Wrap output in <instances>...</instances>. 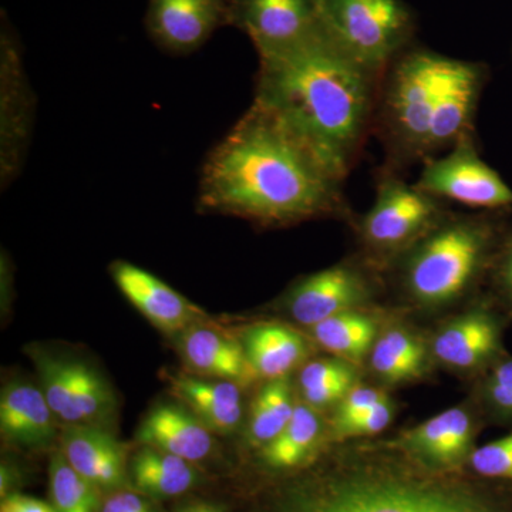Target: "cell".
Instances as JSON below:
<instances>
[{"mask_svg": "<svg viewBox=\"0 0 512 512\" xmlns=\"http://www.w3.org/2000/svg\"><path fill=\"white\" fill-rule=\"evenodd\" d=\"M345 181L275 114L252 103L202 165L198 205L262 227L352 220Z\"/></svg>", "mask_w": 512, "mask_h": 512, "instance_id": "6da1fadb", "label": "cell"}, {"mask_svg": "<svg viewBox=\"0 0 512 512\" xmlns=\"http://www.w3.org/2000/svg\"><path fill=\"white\" fill-rule=\"evenodd\" d=\"M379 77L323 33L259 60L254 103L275 114L346 180L372 134Z\"/></svg>", "mask_w": 512, "mask_h": 512, "instance_id": "7a4b0ae2", "label": "cell"}, {"mask_svg": "<svg viewBox=\"0 0 512 512\" xmlns=\"http://www.w3.org/2000/svg\"><path fill=\"white\" fill-rule=\"evenodd\" d=\"M278 512H512V504L375 444L340 454L328 471L289 491Z\"/></svg>", "mask_w": 512, "mask_h": 512, "instance_id": "3957f363", "label": "cell"}, {"mask_svg": "<svg viewBox=\"0 0 512 512\" xmlns=\"http://www.w3.org/2000/svg\"><path fill=\"white\" fill-rule=\"evenodd\" d=\"M495 239L487 218L448 212L386 272L414 308L441 311L476 288L493 262Z\"/></svg>", "mask_w": 512, "mask_h": 512, "instance_id": "277c9868", "label": "cell"}, {"mask_svg": "<svg viewBox=\"0 0 512 512\" xmlns=\"http://www.w3.org/2000/svg\"><path fill=\"white\" fill-rule=\"evenodd\" d=\"M448 56L407 47L380 80L373 131L384 150V167L404 174L429 158V137Z\"/></svg>", "mask_w": 512, "mask_h": 512, "instance_id": "5b68a950", "label": "cell"}, {"mask_svg": "<svg viewBox=\"0 0 512 512\" xmlns=\"http://www.w3.org/2000/svg\"><path fill=\"white\" fill-rule=\"evenodd\" d=\"M375 180L372 207L352 222L362 248L360 256L386 272L450 211L443 201L407 183L404 174L392 168L380 167Z\"/></svg>", "mask_w": 512, "mask_h": 512, "instance_id": "8992f818", "label": "cell"}, {"mask_svg": "<svg viewBox=\"0 0 512 512\" xmlns=\"http://www.w3.org/2000/svg\"><path fill=\"white\" fill-rule=\"evenodd\" d=\"M315 5L325 35L379 79L414 43L417 19L404 0H315Z\"/></svg>", "mask_w": 512, "mask_h": 512, "instance_id": "52a82bcc", "label": "cell"}, {"mask_svg": "<svg viewBox=\"0 0 512 512\" xmlns=\"http://www.w3.org/2000/svg\"><path fill=\"white\" fill-rule=\"evenodd\" d=\"M416 187L431 197L474 210L512 208V190L478 154L474 134L458 140L441 156L424 161Z\"/></svg>", "mask_w": 512, "mask_h": 512, "instance_id": "ba28073f", "label": "cell"}, {"mask_svg": "<svg viewBox=\"0 0 512 512\" xmlns=\"http://www.w3.org/2000/svg\"><path fill=\"white\" fill-rule=\"evenodd\" d=\"M380 274L363 256L346 259L295 282L284 296V308L311 329L339 313L365 309L379 291Z\"/></svg>", "mask_w": 512, "mask_h": 512, "instance_id": "9c48e42d", "label": "cell"}, {"mask_svg": "<svg viewBox=\"0 0 512 512\" xmlns=\"http://www.w3.org/2000/svg\"><path fill=\"white\" fill-rule=\"evenodd\" d=\"M35 94L25 69L18 36L8 20L0 33V181L2 188L15 181L30 146L35 120Z\"/></svg>", "mask_w": 512, "mask_h": 512, "instance_id": "30bf717a", "label": "cell"}, {"mask_svg": "<svg viewBox=\"0 0 512 512\" xmlns=\"http://www.w3.org/2000/svg\"><path fill=\"white\" fill-rule=\"evenodd\" d=\"M228 22L251 39L259 60L323 35L315 0H228Z\"/></svg>", "mask_w": 512, "mask_h": 512, "instance_id": "8fae6325", "label": "cell"}, {"mask_svg": "<svg viewBox=\"0 0 512 512\" xmlns=\"http://www.w3.org/2000/svg\"><path fill=\"white\" fill-rule=\"evenodd\" d=\"M33 360L40 389L56 419L66 426H100V421L113 412L110 386L92 366L40 350Z\"/></svg>", "mask_w": 512, "mask_h": 512, "instance_id": "7c38bea8", "label": "cell"}, {"mask_svg": "<svg viewBox=\"0 0 512 512\" xmlns=\"http://www.w3.org/2000/svg\"><path fill=\"white\" fill-rule=\"evenodd\" d=\"M477 420L467 406H454L382 443L439 473H453L474 450Z\"/></svg>", "mask_w": 512, "mask_h": 512, "instance_id": "4fadbf2b", "label": "cell"}, {"mask_svg": "<svg viewBox=\"0 0 512 512\" xmlns=\"http://www.w3.org/2000/svg\"><path fill=\"white\" fill-rule=\"evenodd\" d=\"M144 25L158 49L188 56L229 26L228 0H148Z\"/></svg>", "mask_w": 512, "mask_h": 512, "instance_id": "5bb4252c", "label": "cell"}, {"mask_svg": "<svg viewBox=\"0 0 512 512\" xmlns=\"http://www.w3.org/2000/svg\"><path fill=\"white\" fill-rule=\"evenodd\" d=\"M484 83V64L448 57L431 124L429 158L446 153L458 140L474 134Z\"/></svg>", "mask_w": 512, "mask_h": 512, "instance_id": "9a60e30c", "label": "cell"}, {"mask_svg": "<svg viewBox=\"0 0 512 512\" xmlns=\"http://www.w3.org/2000/svg\"><path fill=\"white\" fill-rule=\"evenodd\" d=\"M110 274L127 301L161 332H185L204 318L197 305L140 266L116 261Z\"/></svg>", "mask_w": 512, "mask_h": 512, "instance_id": "2e32d148", "label": "cell"}, {"mask_svg": "<svg viewBox=\"0 0 512 512\" xmlns=\"http://www.w3.org/2000/svg\"><path fill=\"white\" fill-rule=\"evenodd\" d=\"M500 348V325L485 308L470 309L456 316L439 329L431 342L434 359L456 372L485 365Z\"/></svg>", "mask_w": 512, "mask_h": 512, "instance_id": "e0dca14e", "label": "cell"}, {"mask_svg": "<svg viewBox=\"0 0 512 512\" xmlns=\"http://www.w3.org/2000/svg\"><path fill=\"white\" fill-rule=\"evenodd\" d=\"M62 453L100 491L120 490L128 478L126 448L100 426H66Z\"/></svg>", "mask_w": 512, "mask_h": 512, "instance_id": "ac0fdd59", "label": "cell"}, {"mask_svg": "<svg viewBox=\"0 0 512 512\" xmlns=\"http://www.w3.org/2000/svg\"><path fill=\"white\" fill-rule=\"evenodd\" d=\"M57 420L40 387L12 382L0 396V433L23 448H45L56 439Z\"/></svg>", "mask_w": 512, "mask_h": 512, "instance_id": "d6986e66", "label": "cell"}, {"mask_svg": "<svg viewBox=\"0 0 512 512\" xmlns=\"http://www.w3.org/2000/svg\"><path fill=\"white\" fill-rule=\"evenodd\" d=\"M137 440L144 447L156 448L190 463L204 460L214 448L212 433L200 419L173 404L154 407L141 421Z\"/></svg>", "mask_w": 512, "mask_h": 512, "instance_id": "ffe728a7", "label": "cell"}, {"mask_svg": "<svg viewBox=\"0 0 512 512\" xmlns=\"http://www.w3.org/2000/svg\"><path fill=\"white\" fill-rule=\"evenodd\" d=\"M180 352L191 370L208 379L225 380L242 386L258 377L249 365L241 342L229 338L220 330L191 326L181 336Z\"/></svg>", "mask_w": 512, "mask_h": 512, "instance_id": "44dd1931", "label": "cell"}, {"mask_svg": "<svg viewBox=\"0 0 512 512\" xmlns=\"http://www.w3.org/2000/svg\"><path fill=\"white\" fill-rule=\"evenodd\" d=\"M175 397L212 434H231L242 420V396L239 384L217 379L178 375L170 377Z\"/></svg>", "mask_w": 512, "mask_h": 512, "instance_id": "7402d4cb", "label": "cell"}, {"mask_svg": "<svg viewBox=\"0 0 512 512\" xmlns=\"http://www.w3.org/2000/svg\"><path fill=\"white\" fill-rule=\"evenodd\" d=\"M241 345L256 376L268 380L288 376L309 355L308 340L279 323H262L245 330Z\"/></svg>", "mask_w": 512, "mask_h": 512, "instance_id": "603a6c76", "label": "cell"}, {"mask_svg": "<svg viewBox=\"0 0 512 512\" xmlns=\"http://www.w3.org/2000/svg\"><path fill=\"white\" fill-rule=\"evenodd\" d=\"M423 340L403 326H392L377 335L370 350L373 375L386 384L416 382L427 370Z\"/></svg>", "mask_w": 512, "mask_h": 512, "instance_id": "cb8c5ba5", "label": "cell"}, {"mask_svg": "<svg viewBox=\"0 0 512 512\" xmlns=\"http://www.w3.org/2000/svg\"><path fill=\"white\" fill-rule=\"evenodd\" d=\"M128 477L138 494L158 500L183 495L198 480L190 461L151 447L141 448L133 457Z\"/></svg>", "mask_w": 512, "mask_h": 512, "instance_id": "d4e9b609", "label": "cell"}, {"mask_svg": "<svg viewBox=\"0 0 512 512\" xmlns=\"http://www.w3.org/2000/svg\"><path fill=\"white\" fill-rule=\"evenodd\" d=\"M312 338L340 359L357 363L365 359L379 335L372 313L356 309L339 313L311 328Z\"/></svg>", "mask_w": 512, "mask_h": 512, "instance_id": "484cf974", "label": "cell"}, {"mask_svg": "<svg viewBox=\"0 0 512 512\" xmlns=\"http://www.w3.org/2000/svg\"><path fill=\"white\" fill-rule=\"evenodd\" d=\"M322 436V420L318 410L306 403H298L291 421L276 439L261 448V458L274 470H291L318 446Z\"/></svg>", "mask_w": 512, "mask_h": 512, "instance_id": "4316f807", "label": "cell"}, {"mask_svg": "<svg viewBox=\"0 0 512 512\" xmlns=\"http://www.w3.org/2000/svg\"><path fill=\"white\" fill-rule=\"evenodd\" d=\"M296 404L286 377L269 380L259 390L249 414L247 439L252 447H265L288 426Z\"/></svg>", "mask_w": 512, "mask_h": 512, "instance_id": "83f0119b", "label": "cell"}, {"mask_svg": "<svg viewBox=\"0 0 512 512\" xmlns=\"http://www.w3.org/2000/svg\"><path fill=\"white\" fill-rule=\"evenodd\" d=\"M49 481L56 512H101L99 488L80 476L62 451H56L50 460Z\"/></svg>", "mask_w": 512, "mask_h": 512, "instance_id": "f1b7e54d", "label": "cell"}, {"mask_svg": "<svg viewBox=\"0 0 512 512\" xmlns=\"http://www.w3.org/2000/svg\"><path fill=\"white\" fill-rule=\"evenodd\" d=\"M467 463L477 476L512 483V431L501 439L474 448Z\"/></svg>", "mask_w": 512, "mask_h": 512, "instance_id": "f546056e", "label": "cell"}, {"mask_svg": "<svg viewBox=\"0 0 512 512\" xmlns=\"http://www.w3.org/2000/svg\"><path fill=\"white\" fill-rule=\"evenodd\" d=\"M394 409L392 400L380 403L365 414L340 423L332 424L333 436L336 440L362 439V437L375 436L382 433L392 423Z\"/></svg>", "mask_w": 512, "mask_h": 512, "instance_id": "4dcf8cb0", "label": "cell"}, {"mask_svg": "<svg viewBox=\"0 0 512 512\" xmlns=\"http://www.w3.org/2000/svg\"><path fill=\"white\" fill-rule=\"evenodd\" d=\"M484 399L490 409L512 420V359L498 363L484 383Z\"/></svg>", "mask_w": 512, "mask_h": 512, "instance_id": "1f68e13d", "label": "cell"}, {"mask_svg": "<svg viewBox=\"0 0 512 512\" xmlns=\"http://www.w3.org/2000/svg\"><path fill=\"white\" fill-rule=\"evenodd\" d=\"M345 377H356V369L353 363L340 357H328V359L312 360L306 363L299 373V389L306 390L322 384L345 379Z\"/></svg>", "mask_w": 512, "mask_h": 512, "instance_id": "d6a6232c", "label": "cell"}, {"mask_svg": "<svg viewBox=\"0 0 512 512\" xmlns=\"http://www.w3.org/2000/svg\"><path fill=\"white\" fill-rule=\"evenodd\" d=\"M389 394L383 389L373 386H353L350 392L343 397L342 402L338 404L333 423H340L355 419L360 414H365L372 410L373 407L379 406L380 403L389 400Z\"/></svg>", "mask_w": 512, "mask_h": 512, "instance_id": "836d02e7", "label": "cell"}, {"mask_svg": "<svg viewBox=\"0 0 512 512\" xmlns=\"http://www.w3.org/2000/svg\"><path fill=\"white\" fill-rule=\"evenodd\" d=\"M101 512H157L141 494L116 491L103 503Z\"/></svg>", "mask_w": 512, "mask_h": 512, "instance_id": "e575fe53", "label": "cell"}, {"mask_svg": "<svg viewBox=\"0 0 512 512\" xmlns=\"http://www.w3.org/2000/svg\"><path fill=\"white\" fill-rule=\"evenodd\" d=\"M493 262L495 282L512 305V237L505 241L500 254H494Z\"/></svg>", "mask_w": 512, "mask_h": 512, "instance_id": "d590c367", "label": "cell"}, {"mask_svg": "<svg viewBox=\"0 0 512 512\" xmlns=\"http://www.w3.org/2000/svg\"><path fill=\"white\" fill-rule=\"evenodd\" d=\"M0 512H56L53 505L37 498L29 497L18 493L9 494L2 498Z\"/></svg>", "mask_w": 512, "mask_h": 512, "instance_id": "8d00e7d4", "label": "cell"}, {"mask_svg": "<svg viewBox=\"0 0 512 512\" xmlns=\"http://www.w3.org/2000/svg\"><path fill=\"white\" fill-rule=\"evenodd\" d=\"M181 512H224V508L218 504L212 503H195L188 505Z\"/></svg>", "mask_w": 512, "mask_h": 512, "instance_id": "74e56055", "label": "cell"}]
</instances>
